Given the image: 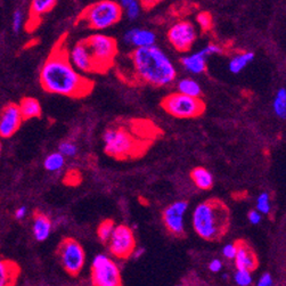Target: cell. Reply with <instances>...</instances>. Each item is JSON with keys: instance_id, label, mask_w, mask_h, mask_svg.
<instances>
[{"instance_id": "obj_11", "label": "cell", "mask_w": 286, "mask_h": 286, "mask_svg": "<svg viewBox=\"0 0 286 286\" xmlns=\"http://www.w3.org/2000/svg\"><path fill=\"white\" fill-rule=\"evenodd\" d=\"M197 34L190 22L180 21L173 24L168 31L170 44L178 51H188L196 40Z\"/></svg>"}, {"instance_id": "obj_8", "label": "cell", "mask_w": 286, "mask_h": 286, "mask_svg": "<svg viewBox=\"0 0 286 286\" xmlns=\"http://www.w3.org/2000/svg\"><path fill=\"white\" fill-rule=\"evenodd\" d=\"M91 282L94 286H123L119 267L105 254H98L94 258Z\"/></svg>"}, {"instance_id": "obj_42", "label": "cell", "mask_w": 286, "mask_h": 286, "mask_svg": "<svg viewBox=\"0 0 286 286\" xmlns=\"http://www.w3.org/2000/svg\"><path fill=\"white\" fill-rule=\"evenodd\" d=\"M0 155H1V143H0Z\"/></svg>"}, {"instance_id": "obj_34", "label": "cell", "mask_w": 286, "mask_h": 286, "mask_svg": "<svg viewBox=\"0 0 286 286\" xmlns=\"http://www.w3.org/2000/svg\"><path fill=\"white\" fill-rule=\"evenodd\" d=\"M236 253H237V243H229L222 248V254L225 258L233 260L235 259Z\"/></svg>"}, {"instance_id": "obj_22", "label": "cell", "mask_w": 286, "mask_h": 286, "mask_svg": "<svg viewBox=\"0 0 286 286\" xmlns=\"http://www.w3.org/2000/svg\"><path fill=\"white\" fill-rule=\"evenodd\" d=\"M253 60H254V52L252 51H243L241 54L235 55L228 63L229 71L234 74H238L239 72L244 70Z\"/></svg>"}, {"instance_id": "obj_18", "label": "cell", "mask_w": 286, "mask_h": 286, "mask_svg": "<svg viewBox=\"0 0 286 286\" xmlns=\"http://www.w3.org/2000/svg\"><path fill=\"white\" fill-rule=\"evenodd\" d=\"M183 67L193 74H201L206 70V56L202 50L186 55L182 58Z\"/></svg>"}, {"instance_id": "obj_43", "label": "cell", "mask_w": 286, "mask_h": 286, "mask_svg": "<svg viewBox=\"0 0 286 286\" xmlns=\"http://www.w3.org/2000/svg\"><path fill=\"white\" fill-rule=\"evenodd\" d=\"M177 286H184V285H177Z\"/></svg>"}, {"instance_id": "obj_14", "label": "cell", "mask_w": 286, "mask_h": 286, "mask_svg": "<svg viewBox=\"0 0 286 286\" xmlns=\"http://www.w3.org/2000/svg\"><path fill=\"white\" fill-rule=\"evenodd\" d=\"M67 57L72 67L77 71L84 72V73L95 72L93 58L84 40L77 42L71 48V50L67 52Z\"/></svg>"}, {"instance_id": "obj_31", "label": "cell", "mask_w": 286, "mask_h": 286, "mask_svg": "<svg viewBox=\"0 0 286 286\" xmlns=\"http://www.w3.org/2000/svg\"><path fill=\"white\" fill-rule=\"evenodd\" d=\"M23 25H24V13H23L22 9H15L14 13H13L12 17V28L13 31L15 34H18L19 31L23 29Z\"/></svg>"}, {"instance_id": "obj_39", "label": "cell", "mask_w": 286, "mask_h": 286, "mask_svg": "<svg viewBox=\"0 0 286 286\" xmlns=\"http://www.w3.org/2000/svg\"><path fill=\"white\" fill-rule=\"evenodd\" d=\"M26 215H28V208H26V206H24V205H22V206H19V208L16 209L14 216L17 220H23L26 217Z\"/></svg>"}, {"instance_id": "obj_16", "label": "cell", "mask_w": 286, "mask_h": 286, "mask_svg": "<svg viewBox=\"0 0 286 286\" xmlns=\"http://www.w3.org/2000/svg\"><path fill=\"white\" fill-rule=\"evenodd\" d=\"M124 41L134 45L136 48H144L155 46L156 35L153 31L146 29H131L124 34Z\"/></svg>"}, {"instance_id": "obj_20", "label": "cell", "mask_w": 286, "mask_h": 286, "mask_svg": "<svg viewBox=\"0 0 286 286\" xmlns=\"http://www.w3.org/2000/svg\"><path fill=\"white\" fill-rule=\"evenodd\" d=\"M19 113L23 120H30L41 116V106L37 100L32 97H25L18 105Z\"/></svg>"}, {"instance_id": "obj_24", "label": "cell", "mask_w": 286, "mask_h": 286, "mask_svg": "<svg viewBox=\"0 0 286 286\" xmlns=\"http://www.w3.org/2000/svg\"><path fill=\"white\" fill-rule=\"evenodd\" d=\"M57 2L55 0H34L30 5L31 17H40L41 15L50 12Z\"/></svg>"}, {"instance_id": "obj_19", "label": "cell", "mask_w": 286, "mask_h": 286, "mask_svg": "<svg viewBox=\"0 0 286 286\" xmlns=\"http://www.w3.org/2000/svg\"><path fill=\"white\" fill-rule=\"evenodd\" d=\"M19 275V267L15 262L0 260V286H14Z\"/></svg>"}, {"instance_id": "obj_9", "label": "cell", "mask_w": 286, "mask_h": 286, "mask_svg": "<svg viewBox=\"0 0 286 286\" xmlns=\"http://www.w3.org/2000/svg\"><path fill=\"white\" fill-rule=\"evenodd\" d=\"M58 256L65 271L77 276L84 268L85 253L80 243L73 238H65L58 248Z\"/></svg>"}, {"instance_id": "obj_1", "label": "cell", "mask_w": 286, "mask_h": 286, "mask_svg": "<svg viewBox=\"0 0 286 286\" xmlns=\"http://www.w3.org/2000/svg\"><path fill=\"white\" fill-rule=\"evenodd\" d=\"M40 84L46 91L62 96L80 98L87 96L94 82L72 67L67 51L56 48L46 60L40 71Z\"/></svg>"}, {"instance_id": "obj_40", "label": "cell", "mask_w": 286, "mask_h": 286, "mask_svg": "<svg viewBox=\"0 0 286 286\" xmlns=\"http://www.w3.org/2000/svg\"><path fill=\"white\" fill-rule=\"evenodd\" d=\"M144 252H145V250H144L143 248H139V249H135V251H134L133 255H131V256H134L135 259H138V258H140V256L144 254Z\"/></svg>"}, {"instance_id": "obj_15", "label": "cell", "mask_w": 286, "mask_h": 286, "mask_svg": "<svg viewBox=\"0 0 286 286\" xmlns=\"http://www.w3.org/2000/svg\"><path fill=\"white\" fill-rule=\"evenodd\" d=\"M235 265L237 270L253 271L258 268L259 261L255 253L245 242H237V253L235 255Z\"/></svg>"}, {"instance_id": "obj_35", "label": "cell", "mask_w": 286, "mask_h": 286, "mask_svg": "<svg viewBox=\"0 0 286 286\" xmlns=\"http://www.w3.org/2000/svg\"><path fill=\"white\" fill-rule=\"evenodd\" d=\"M201 50L204 52V55L206 56V57H209V56L215 55V54H221V52H222V49L220 48L219 46L213 45V44L208 45L206 47L201 49Z\"/></svg>"}, {"instance_id": "obj_41", "label": "cell", "mask_w": 286, "mask_h": 286, "mask_svg": "<svg viewBox=\"0 0 286 286\" xmlns=\"http://www.w3.org/2000/svg\"><path fill=\"white\" fill-rule=\"evenodd\" d=\"M222 278H223V279H228V275H227V274H223V275H222Z\"/></svg>"}, {"instance_id": "obj_2", "label": "cell", "mask_w": 286, "mask_h": 286, "mask_svg": "<svg viewBox=\"0 0 286 286\" xmlns=\"http://www.w3.org/2000/svg\"><path fill=\"white\" fill-rule=\"evenodd\" d=\"M136 79L154 87H166L177 77L175 65L156 46L136 48L130 54Z\"/></svg>"}, {"instance_id": "obj_23", "label": "cell", "mask_w": 286, "mask_h": 286, "mask_svg": "<svg viewBox=\"0 0 286 286\" xmlns=\"http://www.w3.org/2000/svg\"><path fill=\"white\" fill-rule=\"evenodd\" d=\"M177 88H178L179 94L185 95V96L188 97L200 98L202 95L201 85L192 78H185L183 80H180L178 84H177Z\"/></svg>"}, {"instance_id": "obj_38", "label": "cell", "mask_w": 286, "mask_h": 286, "mask_svg": "<svg viewBox=\"0 0 286 286\" xmlns=\"http://www.w3.org/2000/svg\"><path fill=\"white\" fill-rule=\"evenodd\" d=\"M209 269L212 272H219L222 269V262L219 260V259H213V260L210 262Z\"/></svg>"}, {"instance_id": "obj_12", "label": "cell", "mask_w": 286, "mask_h": 286, "mask_svg": "<svg viewBox=\"0 0 286 286\" xmlns=\"http://www.w3.org/2000/svg\"><path fill=\"white\" fill-rule=\"evenodd\" d=\"M188 203L178 201L170 204L163 212V222L171 234L182 236L185 233V216Z\"/></svg>"}, {"instance_id": "obj_3", "label": "cell", "mask_w": 286, "mask_h": 286, "mask_svg": "<svg viewBox=\"0 0 286 286\" xmlns=\"http://www.w3.org/2000/svg\"><path fill=\"white\" fill-rule=\"evenodd\" d=\"M194 231L206 241H219L228 231L229 211L219 200L200 203L193 212Z\"/></svg>"}, {"instance_id": "obj_37", "label": "cell", "mask_w": 286, "mask_h": 286, "mask_svg": "<svg viewBox=\"0 0 286 286\" xmlns=\"http://www.w3.org/2000/svg\"><path fill=\"white\" fill-rule=\"evenodd\" d=\"M274 284V281H272V277L271 275L269 274V272H266L260 277L258 282V285L256 286H272Z\"/></svg>"}, {"instance_id": "obj_26", "label": "cell", "mask_w": 286, "mask_h": 286, "mask_svg": "<svg viewBox=\"0 0 286 286\" xmlns=\"http://www.w3.org/2000/svg\"><path fill=\"white\" fill-rule=\"evenodd\" d=\"M274 112L279 119L284 120L286 118V89L285 88H281L276 94L275 100H274Z\"/></svg>"}, {"instance_id": "obj_33", "label": "cell", "mask_w": 286, "mask_h": 286, "mask_svg": "<svg viewBox=\"0 0 286 286\" xmlns=\"http://www.w3.org/2000/svg\"><path fill=\"white\" fill-rule=\"evenodd\" d=\"M197 24L200 25L202 31H208L212 26V16L208 12H201L196 17Z\"/></svg>"}, {"instance_id": "obj_36", "label": "cell", "mask_w": 286, "mask_h": 286, "mask_svg": "<svg viewBox=\"0 0 286 286\" xmlns=\"http://www.w3.org/2000/svg\"><path fill=\"white\" fill-rule=\"evenodd\" d=\"M248 218H249V221L251 222L252 225H259V223L261 222L262 217L260 213L256 211V210H252V211L249 212Z\"/></svg>"}, {"instance_id": "obj_4", "label": "cell", "mask_w": 286, "mask_h": 286, "mask_svg": "<svg viewBox=\"0 0 286 286\" xmlns=\"http://www.w3.org/2000/svg\"><path fill=\"white\" fill-rule=\"evenodd\" d=\"M122 14L123 12L119 2L113 0H101L84 8L79 16V21L93 30H105L119 22Z\"/></svg>"}, {"instance_id": "obj_25", "label": "cell", "mask_w": 286, "mask_h": 286, "mask_svg": "<svg viewBox=\"0 0 286 286\" xmlns=\"http://www.w3.org/2000/svg\"><path fill=\"white\" fill-rule=\"evenodd\" d=\"M65 164V157L58 152L50 153L46 157L44 161V167L47 171L50 172H56V171L61 170Z\"/></svg>"}, {"instance_id": "obj_10", "label": "cell", "mask_w": 286, "mask_h": 286, "mask_svg": "<svg viewBox=\"0 0 286 286\" xmlns=\"http://www.w3.org/2000/svg\"><path fill=\"white\" fill-rule=\"evenodd\" d=\"M110 251L119 259H128L136 249V239L134 233L128 226H116L110 241Z\"/></svg>"}, {"instance_id": "obj_21", "label": "cell", "mask_w": 286, "mask_h": 286, "mask_svg": "<svg viewBox=\"0 0 286 286\" xmlns=\"http://www.w3.org/2000/svg\"><path fill=\"white\" fill-rule=\"evenodd\" d=\"M190 178H192L194 184L200 189L206 190L213 186V176L205 168L199 167L193 169L192 172H190Z\"/></svg>"}, {"instance_id": "obj_17", "label": "cell", "mask_w": 286, "mask_h": 286, "mask_svg": "<svg viewBox=\"0 0 286 286\" xmlns=\"http://www.w3.org/2000/svg\"><path fill=\"white\" fill-rule=\"evenodd\" d=\"M51 221L44 213L37 212L34 218V225H32V233L34 238L38 242H44L49 237L51 233Z\"/></svg>"}, {"instance_id": "obj_13", "label": "cell", "mask_w": 286, "mask_h": 286, "mask_svg": "<svg viewBox=\"0 0 286 286\" xmlns=\"http://www.w3.org/2000/svg\"><path fill=\"white\" fill-rule=\"evenodd\" d=\"M22 116L19 113L18 105H6L0 113V137L9 138L19 129L22 123Z\"/></svg>"}, {"instance_id": "obj_27", "label": "cell", "mask_w": 286, "mask_h": 286, "mask_svg": "<svg viewBox=\"0 0 286 286\" xmlns=\"http://www.w3.org/2000/svg\"><path fill=\"white\" fill-rule=\"evenodd\" d=\"M114 228H116V223H114L113 220L106 219L104 221H101L97 229L98 238L103 243H107L110 241L112 234H113Z\"/></svg>"}, {"instance_id": "obj_29", "label": "cell", "mask_w": 286, "mask_h": 286, "mask_svg": "<svg viewBox=\"0 0 286 286\" xmlns=\"http://www.w3.org/2000/svg\"><path fill=\"white\" fill-rule=\"evenodd\" d=\"M271 210L270 195L268 193H261L256 199V211L262 215H268Z\"/></svg>"}, {"instance_id": "obj_5", "label": "cell", "mask_w": 286, "mask_h": 286, "mask_svg": "<svg viewBox=\"0 0 286 286\" xmlns=\"http://www.w3.org/2000/svg\"><path fill=\"white\" fill-rule=\"evenodd\" d=\"M84 42L93 58L95 72H105L113 65L118 54L116 39L105 34H93Z\"/></svg>"}, {"instance_id": "obj_6", "label": "cell", "mask_w": 286, "mask_h": 286, "mask_svg": "<svg viewBox=\"0 0 286 286\" xmlns=\"http://www.w3.org/2000/svg\"><path fill=\"white\" fill-rule=\"evenodd\" d=\"M105 153L116 159H127L138 152L140 144L123 128H110L103 135Z\"/></svg>"}, {"instance_id": "obj_32", "label": "cell", "mask_w": 286, "mask_h": 286, "mask_svg": "<svg viewBox=\"0 0 286 286\" xmlns=\"http://www.w3.org/2000/svg\"><path fill=\"white\" fill-rule=\"evenodd\" d=\"M234 279L238 286H250L253 282L251 272L246 270H236Z\"/></svg>"}, {"instance_id": "obj_7", "label": "cell", "mask_w": 286, "mask_h": 286, "mask_svg": "<svg viewBox=\"0 0 286 286\" xmlns=\"http://www.w3.org/2000/svg\"><path fill=\"white\" fill-rule=\"evenodd\" d=\"M161 105L170 116L179 119L197 118L205 111V104L201 98L188 97L179 93L168 95Z\"/></svg>"}, {"instance_id": "obj_30", "label": "cell", "mask_w": 286, "mask_h": 286, "mask_svg": "<svg viewBox=\"0 0 286 286\" xmlns=\"http://www.w3.org/2000/svg\"><path fill=\"white\" fill-rule=\"evenodd\" d=\"M58 153L62 154L64 157H73L77 155L78 147L75 146V144L72 143V141H62L60 146H58Z\"/></svg>"}, {"instance_id": "obj_28", "label": "cell", "mask_w": 286, "mask_h": 286, "mask_svg": "<svg viewBox=\"0 0 286 286\" xmlns=\"http://www.w3.org/2000/svg\"><path fill=\"white\" fill-rule=\"evenodd\" d=\"M122 12L124 11L127 14V17L131 19H136L139 16L140 13V4L136 0H122L119 2Z\"/></svg>"}]
</instances>
